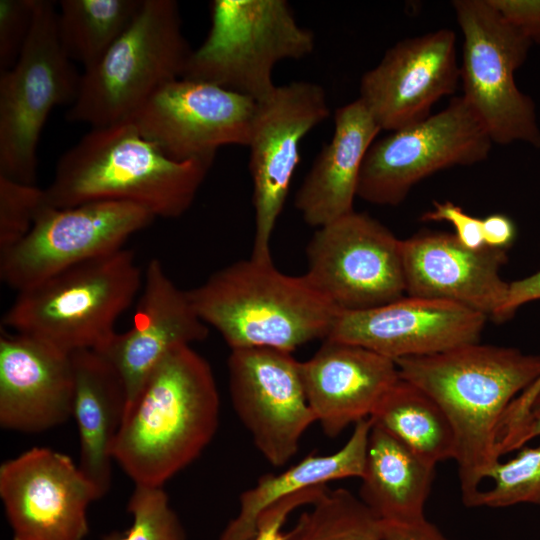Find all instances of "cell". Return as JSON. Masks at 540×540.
I'll use <instances>...</instances> for the list:
<instances>
[{"label":"cell","mask_w":540,"mask_h":540,"mask_svg":"<svg viewBox=\"0 0 540 540\" xmlns=\"http://www.w3.org/2000/svg\"><path fill=\"white\" fill-rule=\"evenodd\" d=\"M395 362L399 376L433 398L449 419L462 502L476 507L482 482L500 460L502 418L540 376V355L476 342Z\"/></svg>","instance_id":"1"},{"label":"cell","mask_w":540,"mask_h":540,"mask_svg":"<svg viewBox=\"0 0 540 540\" xmlns=\"http://www.w3.org/2000/svg\"><path fill=\"white\" fill-rule=\"evenodd\" d=\"M220 400L208 361L190 345L172 350L127 408L114 462L135 485L161 486L213 439Z\"/></svg>","instance_id":"2"},{"label":"cell","mask_w":540,"mask_h":540,"mask_svg":"<svg viewBox=\"0 0 540 540\" xmlns=\"http://www.w3.org/2000/svg\"><path fill=\"white\" fill-rule=\"evenodd\" d=\"M212 165L170 158L125 120L92 128L62 155L46 201L56 208L124 201L155 217L177 218L191 207Z\"/></svg>","instance_id":"3"},{"label":"cell","mask_w":540,"mask_h":540,"mask_svg":"<svg viewBox=\"0 0 540 540\" xmlns=\"http://www.w3.org/2000/svg\"><path fill=\"white\" fill-rule=\"evenodd\" d=\"M200 318L232 349L293 352L326 339L340 310L305 274L279 271L272 260L253 257L214 272L188 291Z\"/></svg>","instance_id":"4"},{"label":"cell","mask_w":540,"mask_h":540,"mask_svg":"<svg viewBox=\"0 0 540 540\" xmlns=\"http://www.w3.org/2000/svg\"><path fill=\"white\" fill-rule=\"evenodd\" d=\"M143 278L133 251L123 247L19 290L2 327L68 354L100 351Z\"/></svg>","instance_id":"5"},{"label":"cell","mask_w":540,"mask_h":540,"mask_svg":"<svg viewBox=\"0 0 540 540\" xmlns=\"http://www.w3.org/2000/svg\"><path fill=\"white\" fill-rule=\"evenodd\" d=\"M174 0H143L128 28L81 74L67 119L103 127L128 120L160 88L182 78L191 53Z\"/></svg>","instance_id":"6"},{"label":"cell","mask_w":540,"mask_h":540,"mask_svg":"<svg viewBox=\"0 0 540 540\" xmlns=\"http://www.w3.org/2000/svg\"><path fill=\"white\" fill-rule=\"evenodd\" d=\"M210 15L207 37L191 51L182 78L256 102L275 91L277 63L305 58L315 47L313 32L297 22L286 0H213Z\"/></svg>","instance_id":"7"},{"label":"cell","mask_w":540,"mask_h":540,"mask_svg":"<svg viewBox=\"0 0 540 540\" xmlns=\"http://www.w3.org/2000/svg\"><path fill=\"white\" fill-rule=\"evenodd\" d=\"M57 9L36 0L30 35L14 65L0 71V175L35 185L37 149L50 112L75 101L81 74L61 46Z\"/></svg>","instance_id":"8"},{"label":"cell","mask_w":540,"mask_h":540,"mask_svg":"<svg viewBox=\"0 0 540 540\" xmlns=\"http://www.w3.org/2000/svg\"><path fill=\"white\" fill-rule=\"evenodd\" d=\"M464 41L460 80L463 97L492 142H526L540 148V129L532 99L514 74L525 62L531 41L507 22L489 0L452 2Z\"/></svg>","instance_id":"9"},{"label":"cell","mask_w":540,"mask_h":540,"mask_svg":"<svg viewBox=\"0 0 540 540\" xmlns=\"http://www.w3.org/2000/svg\"><path fill=\"white\" fill-rule=\"evenodd\" d=\"M492 140L463 96L440 112L390 132L369 148L359 176L357 197L397 206L412 187L437 171L485 160Z\"/></svg>","instance_id":"10"},{"label":"cell","mask_w":540,"mask_h":540,"mask_svg":"<svg viewBox=\"0 0 540 540\" xmlns=\"http://www.w3.org/2000/svg\"><path fill=\"white\" fill-rule=\"evenodd\" d=\"M401 241L366 213L317 228L305 275L340 311L374 308L406 295Z\"/></svg>","instance_id":"11"},{"label":"cell","mask_w":540,"mask_h":540,"mask_svg":"<svg viewBox=\"0 0 540 540\" xmlns=\"http://www.w3.org/2000/svg\"><path fill=\"white\" fill-rule=\"evenodd\" d=\"M156 217L124 201H94L56 208L48 204L29 234L0 253V278L17 291L82 262L123 248Z\"/></svg>","instance_id":"12"},{"label":"cell","mask_w":540,"mask_h":540,"mask_svg":"<svg viewBox=\"0 0 540 540\" xmlns=\"http://www.w3.org/2000/svg\"><path fill=\"white\" fill-rule=\"evenodd\" d=\"M329 114L325 90L309 81L277 85L257 102L247 146L255 213L251 257L272 260L271 238L300 161V143Z\"/></svg>","instance_id":"13"},{"label":"cell","mask_w":540,"mask_h":540,"mask_svg":"<svg viewBox=\"0 0 540 540\" xmlns=\"http://www.w3.org/2000/svg\"><path fill=\"white\" fill-rule=\"evenodd\" d=\"M229 392L237 416L257 450L274 467L297 453L306 430L316 422L309 406L301 362L273 348L232 349Z\"/></svg>","instance_id":"14"},{"label":"cell","mask_w":540,"mask_h":540,"mask_svg":"<svg viewBox=\"0 0 540 540\" xmlns=\"http://www.w3.org/2000/svg\"><path fill=\"white\" fill-rule=\"evenodd\" d=\"M256 108L257 102L242 94L179 78L128 120L174 160L214 162L222 146H248Z\"/></svg>","instance_id":"15"},{"label":"cell","mask_w":540,"mask_h":540,"mask_svg":"<svg viewBox=\"0 0 540 540\" xmlns=\"http://www.w3.org/2000/svg\"><path fill=\"white\" fill-rule=\"evenodd\" d=\"M0 498L12 540H85L88 507L99 500L78 464L47 447L1 464Z\"/></svg>","instance_id":"16"},{"label":"cell","mask_w":540,"mask_h":540,"mask_svg":"<svg viewBox=\"0 0 540 540\" xmlns=\"http://www.w3.org/2000/svg\"><path fill=\"white\" fill-rule=\"evenodd\" d=\"M460 80L456 35L443 28L406 38L389 48L360 81L359 99L381 130L389 132L429 117Z\"/></svg>","instance_id":"17"},{"label":"cell","mask_w":540,"mask_h":540,"mask_svg":"<svg viewBox=\"0 0 540 540\" xmlns=\"http://www.w3.org/2000/svg\"><path fill=\"white\" fill-rule=\"evenodd\" d=\"M487 319L457 303L404 295L374 308L340 311L326 339L396 361L479 342Z\"/></svg>","instance_id":"18"},{"label":"cell","mask_w":540,"mask_h":540,"mask_svg":"<svg viewBox=\"0 0 540 540\" xmlns=\"http://www.w3.org/2000/svg\"><path fill=\"white\" fill-rule=\"evenodd\" d=\"M141 293L131 328L115 333L103 349L96 351L120 375L128 407L172 350L203 341L209 333L188 291L176 286L157 258L151 259L145 269Z\"/></svg>","instance_id":"19"},{"label":"cell","mask_w":540,"mask_h":540,"mask_svg":"<svg viewBox=\"0 0 540 540\" xmlns=\"http://www.w3.org/2000/svg\"><path fill=\"white\" fill-rule=\"evenodd\" d=\"M406 295L457 303L497 321L509 283L506 250L470 249L455 234L422 232L401 241Z\"/></svg>","instance_id":"20"},{"label":"cell","mask_w":540,"mask_h":540,"mask_svg":"<svg viewBox=\"0 0 540 540\" xmlns=\"http://www.w3.org/2000/svg\"><path fill=\"white\" fill-rule=\"evenodd\" d=\"M71 354L3 327L0 334V426L41 433L72 417Z\"/></svg>","instance_id":"21"},{"label":"cell","mask_w":540,"mask_h":540,"mask_svg":"<svg viewBox=\"0 0 540 540\" xmlns=\"http://www.w3.org/2000/svg\"><path fill=\"white\" fill-rule=\"evenodd\" d=\"M301 374L315 419L331 438L370 418L400 378L394 360L362 346L329 339L301 362Z\"/></svg>","instance_id":"22"},{"label":"cell","mask_w":540,"mask_h":540,"mask_svg":"<svg viewBox=\"0 0 540 540\" xmlns=\"http://www.w3.org/2000/svg\"><path fill=\"white\" fill-rule=\"evenodd\" d=\"M380 131L359 98L335 111L332 137L295 195V207L308 225L319 228L354 211L361 168Z\"/></svg>","instance_id":"23"},{"label":"cell","mask_w":540,"mask_h":540,"mask_svg":"<svg viewBox=\"0 0 540 540\" xmlns=\"http://www.w3.org/2000/svg\"><path fill=\"white\" fill-rule=\"evenodd\" d=\"M71 361L78 466L101 499L112 483L113 453L128 407L127 392L118 372L98 352L79 350L71 353Z\"/></svg>","instance_id":"24"},{"label":"cell","mask_w":540,"mask_h":540,"mask_svg":"<svg viewBox=\"0 0 540 540\" xmlns=\"http://www.w3.org/2000/svg\"><path fill=\"white\" fill-rule=\"evenodd\" d=\"M434 477V465L372 423L358 497L380 521L411 523L426 518Z\"/></svg>","instance_id":"25"},{"label":"cell","mask_w":540,"mask_h":540,"mask_svg":"<svg viewBox=\"0 0 540 540\" xmlns=\"http://www.w3.org/2000/svg\"><path fill=\"white\" fill-rule=\"evenodd\" d=\"M372 421L361 420L347 442L328 455L310 454L279 474L260 477L240 495L239 512L222 531L219 540H251L264 510L287 496L308 488L363 475Z\"/></svg>","instance_id":"26"},{"label":"cell","mask_w":540,"mask_h":540,"mask_svg":"<svg viewBox=\"0 0 540 540\" xmlns=\"http://www.w3.org/2000/svg\"><path fill=\"white\" fill-rule=\"evenodd\" d=\"M370 419L434 466L455 460L456 439L446 414L427 393L401 377Z\"/></svg>","instance_id":"27"},{"label":"cell","mask_w":540,"mask_h":540,"mask_svg":"<svg viewBox=\"0 0 540 540\" xmlns=\"http://www.w3.org/2000/svg\"><path fill=\"white\" fill-rule=\"evenodd\" d=\"M143 0H61L56 27L67 56L84 69L122 35Z\"/></svg>","instance_id":"28"},{"label":"cell","mask_w":540,"mask_h":540,"mask_svg":"<svg viewBox=\"0 0 540 540\" xmlns=\"http://www.w3.org/2000/svg\"><path fill=\"white\" fill-rule=\"evenodd\" d=\"M295 529L302 540H379L381 521L347 489L327 488Z\"/></svg>","instance_id":"29"},{"label":"cell","mask_w":540,"mask_h":540,"mask_svg":"<svg viewBox=\"0 0 540 540\" xmlns=\"http://www.w3.org/2000/svg\"><path fill=\"white\" fill-rule=\"evenodd\" d=\"M517 451L513 458L499 460L492 467L487 477L492 484L481 490L476 507L540 506V444L525 445Z\"/></svg>","instance_id":"30"},{"label":"cell","mask_w":540,"mask_h":540,"mask_svg":"<svg viewBox=\"0 0 540 540\" xmlns=\"http://www.w3.org/2000/svg\"><path fill=\"white\" fill-rule=\"evenodd\" d=\"M131 525L114 530L101 540H185L181 521L161 486L135 485L127 504Z\"/></svg>","instance_id":"31"},{"label":"cell","mask_w":540,"mask_h":540,"mask_svg":"<svg viewBox=\"0 0 540 540\" xmlns=\"http://www.w3.org/2000/svg\"><path fill=\"white\" fill-rule=\"evenodd\" d=\"M46 205L45 189L0 175V253L29 234Z\"/></svg>","instance_id":"32"},{"label":"cell","mask_w":540,"mask_h":540,"mask_svg":"<svg viewBox=\"0 0 540 540\" xmlns=\"http://www.w3.org/2000/svg\"><path fill=\"white\" fill-rule=\"evenodd\" d=\"M36 0H0V71L11 68L30 35Z\"/></svg>","instance_id":"33"},{"label":"cell","mask_w":540,"mask_h":540,"mask_svg":"<svg viewBox=\"0 0 540 540\" xmlns=\"http://www.w3.org/2000/svg\"><path fill=\"white\" fill-rule=\"evenodd\" d=\"M327 489L326 485L308 488L285 497L264 510L251 540H290L291 533L282 530L288 516L300 506L313 504Z\"/></svg>","instance_id":"34"},{"label":"cell","mask_w":540,"mask_h":540,"mask_svg":"<svg viewBox=\"0 0 540 540\" xmlns=\"http://www.w3.org/2000/svg\"><path fill=\"white\" fill-rule=\"evenodd\" d=\"M421 219L450 223L456 231L457 239L470 249H480L485 246L482 219L469 215L460 206L450 201L434 202L433 209L425 212Z\"/></svg>","instance_id":"35"},{"label":"cell","mask_w":540,"mask_h":540,"mask_svg":"<svg viewBox=\"0 0 540 540\" xmlns=\"http://www.w3.org/2000/svg\"><path fill=\"white\" fill-rule=\"evenodd\" d=\"M531 43L540 44V0H489Z\"/></svg>","instance_id":"36"},{"label":"cell","mask_w":540,"mask_h":540,"mask_svg":"<svg viewBox=\"0 0 540 540\" xmlns=\"http://www.w3.org/2000/svg\"><path fill=\"white\" fill-rule=\"evenodd\" d=\"M540 437V392L535 397L526 413L498 438V454H508L528 445Z\"/></svg>","instance_id":"37"},{"label":"cell","mask_w":540,"mask_h":540,"mask_svg":"<svg viewBox=\"0 0 540 540\" xmlns=\"http://www.w3.org/2000/svg\"><path fill=\"white\" fill-rule=\"evenodd\" d=\"M379 540H450L426 518L411 523L381 521Z\"/></svg>","instance_id":"38"},{"label":"cell","mask_w":540,"mask_h":540,"mask_svg":"<svg viewBox=\"0 0 540 540\" xmlns=\"http://www.w3.org/2000/svg\"><path fill=\"white\" fill-rule=\"evenodd\" d=\"M537 300H540V270L509 283L507 297L497 321L511 318L519 307Z\"/></svg>","instance_id":"39"},{"label":"cell","mask_w":540,"mask_h":540,"mask_svg":"<svg viewBox=\"0 0 540 540\" xmlns=\"http://www.w3.org/2000/svg\"><path fill=\"white\" fill-rule=\"evenodd\" d=\"M482 234L485 246L506 250L515 240L516 227L508 216L491 214L482 219Z\"/></svg>","instance_id":"40"},{"label":"cell","mask_w":540,"mask_h":540,"mask_svg":"<svg viewBox=\"0 0 540 540\" xmlns=\"http://www.w3.org/2000/svg\"><path fill=\"white\" fill-rule=\"evenodd\" d=\"M540 392V376L508 407L500 423L499 435L512 427L528 410Z\"/></svg>","instance_id":"41"},{"label":"cell","mask_w":540,"mask_h":540,"mask_svg":"<svg viewBox=\"0 0 540 540\" xmlns=\"http://www.w3.org/2000/svg\"><path fill=\"white\" fill-rule=\"evenodd\" d=\"M290 540H302L300 534L298 533V531L296 529H294V531L291 532Z\"/></svg>","instance_id":"42"}]
</instances>
